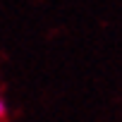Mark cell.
I'll use <instances>...</instances> for the list:
<instances>
[{"instance_id":"cell-1","label":"cell","mask_w":122,"mask_h":122,"mask_svg":"<svg viewBox=\"0 0 122 122\" xmlns=\"http://www.w3.org/2000/svg\"><path fill=\"white\" fill-rule=\"evenodd\" d=\"M5 117H7V101L0 96V122H5Z\"/></svg>"}]
</instances>
